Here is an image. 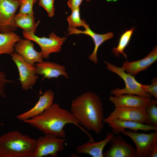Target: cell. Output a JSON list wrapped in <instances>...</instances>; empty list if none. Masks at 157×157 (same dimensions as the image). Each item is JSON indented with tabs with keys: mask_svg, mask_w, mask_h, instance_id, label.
<instances>
[{
	"mask_svg": "<svg viewBox=\"0 0 157 157\" xmlns=\"http://www.w3.org/2000/svg\"><path fill=\"white\" fill-rule=\"evenodd\" d=\"M30 124L45 134H50L59 138H65L64 126L72 124L84 132L92 140L90 135L80 125L78 120L69 110L62 108L58 103L52 104L39 115L25 120Z\"/></svg>",
	"mask_w": 157,
	"mask_h": 157,
	"instance_id": "cell-1",
	"label": "cell"
},
{
	"mask_svg": "<svg viewBox=\"0 0 157 157\" xmlns=\"http://www.w3.org/2000/svg\"><path fill=\"white\" fill-rule=\"evenodd\" d=\"M70 112L88 131L99 134L104 128L103 104L94 92H87L77 97L71 102Z\"/></svg>",
	"mask_w": 157,
	"mask_h": 157,
	"instance_id": "cell-2",
	"label": "cell"
},
{
	"mask_svg": "<svg viewBox=\"0 0 157 157\" xmlns=\"http://www.w3.org/2000/svg\"><path fill=\"white\" fill-rule=\"evenodd\" d=\"M36 140L18 130L8 132L0 137V157H32Z\"/></svg>",
	"mask_w": 157,
	"mask_h": 157,
	"instance_id": "cell-3",
	"label": "cell"
},
{
	"mask_svg": "<svg viewBox=\"0 0 157 157\" xmlns=\"http://www.w3.org/2000/svg\"><path fill=\"white\" fill-rule=\"evenodd\" d=\"M108 70L118 75L124 82L125 86L123 88H117L111 90L110 93L115 96L132 94L151 98V95L142 89V84L139 83L132 75L126 72L122 67L104 61Z\"/></svg>",
	"mask_w": 157,
	"mask_h": 157,
	"instance_id": "cell-4",
	"label": "cell"
},
{
	"mask_svg": "<svg viewBox=\"0 0 157 157\" xmlns=\"http://www.w3.org/2000/svg\"><path fill=\"white\" fill-rule=\"evenodd\" d=\"M36 140V147L32 157H58V153L64 149L65 138L47 134Z\"/></svg>",
	"mask_w": 157,
	"mask_h": 157,
	"instance_id": "cell-5",
	"label": "cell"
},
{
	"mask_svg": "<svg viewBox=\"0 0 157 157\" xmlns=\"http://www.w3.org/2000/svg\"><path fill=\"white\" fill-rule=\"evenodd\" d=\"M24 38L37 43L40 47L43 58L48 59L52 53L59 52L62 46L67 39L65 37L60 38L56 34L52 32L49 38L40 37L35 35L33 32H22Z\"/></svg>",
	"mask_w": 157,
	"mask_h": 157,
	"instance_id": "cell-6",
	"label": "cell"
},
{
	"mask_svg": "<svg viewBox=\"0 0 157 157\" xmlns=\"http://www.w3.org/2000/svg\"><path fill=\"white\" fill-rule=\"evenodd\" d=\"M122 133L129 137L135 143V157H150L153 149L157 146V131L145 133L124 130Z\"/></svg>",
	"mask_w": 157,
	"mask_h": 157,
	"instance_id": "cell-7",
	"label": "cell"
},
{
	"mask_svg": "<svg viewBox=\"0 0 157 157\" xmlns=\"http://www.w3.org/2000/svg\"><path fill=\"white\" fill-rule=\"evenodd\" d=\"M10 55L18 69L21 87L23 90L27 91L34 86L39 78L36 74L35 67L27 63L15 52Z\"/></svg>",
	"mask_w": 157,
	"mask_h": 157,
	"instance_id": "cell-8",
	"label": "cell"
},
{
	"mask_svg": "<svg viewBox=\"0 0 157 157\" xmlns=\"http://www.w3.org/2000/svg\"><path fill=\"white\" fill-rule=\"evenodd\" d=\"M19 6V0H0V33L14 32L17 29L13 19Z\"/></svg>",
	"mask_w": 157,
	"mask_h": 157,
	"instance_id": "cell-9",
	"label": "cell"
},
{
	"mask_svg": "<svg viewBox=\"0 0 157 157\" xmlns=\"http://www.w3.org/2000/svg\"><path fill=\"white\" fill-rule=\"evenodd\" d=\"M15 51L27 63L35 67L36 63L43 61L41 51L38 52L34 48V44L31 41L21 39L15 46Z\"/></svg>",
	"mask_w": 157,
	"mask_h": 157,
	"instance_id": "cell-10",
	"label": "cell"
},
{
	"mask_svg": "<svg viewBox=\"0 0 157 157\" xmlns=\"http://www.w3.org/2000/svg\"><path fill=\"white\" fill-rule=\"evenodd\" d=\"M103 122L107 124L108 126L111 128L112 133L116 135L122 133V131L126 129H129L135 132L138 130L145 131H157V126H150L137 122L117 119H104Z\"/></svg>",
	"mask_w": 157,
	"mask_h": 157,
	"instance_id": "cell-11",
	"label": "cell"
},
{
	"mask_svg": "<svg viewBox=\"0 0 157 157\" xmlns=\"http://www.w3.org/2000/svg\"><path fill=\"white\" fill-rule=\"evenodd\" d=\"M109 149L103 153L104 157H135V149L120 135L114 136Z\"/></svg>",
	"mask_w": 157,
	"mask_h": 157,
	"instance_id": "cell-12",
	"label": "cell"
},
{
	"mask_svg": "<svg viewBox=\"0 0 157 157\" xmlns=\"http://www.w3.org/2000/svg\"><path fill=\"white\" fill-rule=\"evenodd\" d=\"M151 98L140 96L124 94L118 96L111 95L109 100L115 108L129 107L145 109L149 103Z\"/></svg>",
	"mask_w": 157,
	"mask_h": 157,
	"instance_id": "cell-13",
	"label": "cell"
},
{
	"mask_svg": "<svg viewBox=\"0 0 157 157\" xmlns=\"http://www.w3.org/2000/svg\"><path fill=\"white\" fill-rule=\"evenodd\" d=\"M54 97V93L53 90L51 89L47 90L40 96L38 101L33 107L18 115L17 118L24 122L39 115L53 103Z\"/></svg>",
	"mask_w": 157,
	"mask_h": 157,
	"instance_id": "cell-14",
	"label": "cell"
},
{
	"mask_svg": "<svg viewBox=\"0 0 157 157\" xmlns=\"http://www.w3.org/2000/svg\"><path fill=\"white\" fill-rule=\"evenodd\" d=\"M117 119L145 123L147 117L145 109L135 108H115L107 117L104 119Z\"/></svg>",
	"mask_w": 157,
	"mask_h": 157,
	"instance_id": "cell-15",
	"label": "cell"
},
{
	"mask_svg": "<svg viewBox=\"0 0 157 157\" xmlns=\"http://www.w3.org/2000/svg\"><path fill=\"white\" fill-rule=\"evenodd\" d=\"M157 60V47L156 46L143 58L132 62L126 60L123 63L121 67L127 73L135 75L147 69Z\"/></svg>",
	"mask_w": 157,
	"mask_h": 157,
	"instance_id": "cell-16",
	"label": "cell"
},
{
	"mask_svg": "<svg viewBox=\"0 0 157 157\" xmlns=\"http://www.w3.org/2000/svg\"><path fill=\"white\" fill-rule=\"evenodd\" d=\"M35 67L36 74L43 76V79L57 78L61 75L66 78H68L66 67L57 63L49 61H43L36 63Z\"/></svg>",
	"mask_w": 157,
	"mask_h": 157,
	"instance_id": "cell-17",
	"label": "cell"
},
{
	"mask_svg": "<svg viewBox=\"0 0 157 157\" xmlns=\"http://www.w3.org/2000/svg\"><path fill=\"white\" fill-rule=\"evenodd\" d=\"M85 28V30L82 31L76 28L69 27L68 34H83L89 35L92 38L94 42V47L93 52L89 56L88 59L97 64L98 62L97 52L99 47L105 41L113 38L114 34L112 32L103 34L95 33L90 28L88 25Z\"/></svg>",
	"mask_w": 157,
	"mask_h": 157,
	"instance_id": "cell-18",
	"label": "cell"
},
{
	"mask_svg": "<svg viewBox=\"0 0 157 157\" xmlns=\"http://www.w3.org/2000/svg\"><path fill=\"white\" fill-rule=\"evenodd\" d=\"M114 136L113 133L107 132L106 137L103 140L97 142L89 140L78 146L76 151L78 154H87L92 157H104V149Z\"/></svg>",
	"mask_w": 157,
	"mask_h": 157,
	"instance_id": "cell-19",
	"label": "cell"
},
{
	"mask_svg": "<svg viewBox=\"0 0 157 157\" xmlns=\"http://www.w3.org/2000/svg\"><path fill=\"white\" fill-rule=\"evenodd\" d=\"M21 38L13 32L0 33V55H11L15 51V46Z\"/></svg>",
	"mask_w": 157,
	"mask_h": 157,
	"instance_id": "cell-20",
	"label": "cell"
},
{
	"mask_svg": "<svg viewBox=\"0 0 157 157\" xmlns=\"http://www.w3.org/2000/svg\"><path fill=\"white\" fill-rule=\"evenodd\" d=\"M13 23L17 27L22 29L28 32H33L35 34L37 26L40 21L36 23L33 15L15 14L13 17Z\"/></svg>",
	"mask_w": 157,
	"mask_h": 157,
	"instance_id": "cell-21",
	"label": "cell"
},
{
	"mask_svg": "<svg viewBox=\"0 0 157 157\" xmlns=\"http://www.w3.org/2000/svg\"><path fill=\"white\" fill-rule=\"evenodd\" d=\"M135 29L133 27L130 29L126 30L121 35L117 46L112 49V53L115 56L118 57L121 53L126 58H127V56L124 51L129 42Z\"/></svg>",
	"mask_w": 157,
	"mask_h": 157,
	"instance_id": "cell-22",
	"label": "cell"
},
{
	"mask_svg": "<svg viewBox=\"0 0 157 157\" xmlns=\"http://www.w3.org/2000/svg\"><path fill=\"white\" fill-rule=\"evenodd\" d=\"M157 100L150 99V101L145 109L147 117L145 124L150 126H157Z\"/></svg>",
	"mask_w": 157,
	"mask_h": 157,
	"instance_id": "cell-23",
	"label": "cell"
},
{
	"mask_svg": "<svg viewBox=\"0 0 157 157\" xmlns=\"http://www.w3.org/2000/svg\"><path fill=\"white\" fill-rule=\"evenodd\" d=\"M67 20L68 23L69 27L76 28L83 26L85 28L88 25L80 18L79 8L72 11L71 15L67 17Z\"/></svg>",
	"mask_w": 157,
	"mask_h": 157,
	"instance_id": "cell-24",
	"label": "cell"
},
{
	"mask_svg": "<svg viewBox=\"0 0 157 157\" xmlns=\"http://www.w3.org/2000/svg\"><path fill=\"white\" fill-rule=\"evenodd\" d=\"M20 8L18 14L34 15L33 4L37 0H19Z\"/></svg>",
	"mask_w": 157,
	"mask_h": 157,
	"instance_id": "cell-25",
	"label": "cell"
},
{
	"mask_svg": "<svg viewBox=\"0 0 157 157\" xmlns=\"http://www.w3.org/2000/svg\"><path fill=\"white\" fill-rule=\"evenodd\" d=\"M151 84L149 85L142 84L141 86L143 90L157 99V78L155 77L151 81Z\"/></svg>",
	"mask_w": 157,
	"mask_h": 157,
	"instance_id": "cell-26",
	"label": "cell"
},
{
	"mask_svg": "<svg viewBox=\"0 0 157 157\" xmlns=\"http://www.w3.org/2000/svg\"><path fill=\"white\" fill-rule=\"evenodd\" d=\"M39 6L45 9L49 17H52L53 16L55 12L54 6L55 0H39Z\"/></svg>",
	"mask_w": 157,
	"mask_h": 157,
	"instance_id": "cell-27",
	"label": "cell"
},
{
	"mask_svg": "<svg viewBox=\"0 0 157 157\" xmlns=\"http://www.w3.org/2000/svg\"><path fill=\"white\" fill-rule=\"evenodd\" d=\"M14 81L7 79L5 73L0 71V96L4 97L6 94L5 92L4 87L6 83H12Z\"/></svg>",
	"mask_w": 157,
	"mask_h": 157,
	"instance_id": "cell-28",
	"label": "cell"
},
{
	"mask_svg": "<svg viewBox=\"0 0 157 157\" xmlns=\"http://www.w3.org/2000/svg\"><path fill=\"white\" fill-rule=\"evenodd\" d=\"M83 0H68L67 3L72 11L79 8Z\"/></svg>",
	"mask_w": 157,
	"mask_h": 157,
	"instance_id": "cell-29",
	"label": "cell"
},
{
	"mask_svg": "<svg viewBox=\"0 0 157 157\" xmlns=\"http://www.w3.org/2000/svg\"><path fill=\"white\" fill-rule=\"evenodd\" d=\"M157 157V146L153 149L151 154L150 157Z\"/></svg>",
	"mask_w": 157,
	"mask_h": 157,
	"instance_id": "cell-30",
	"label": "cell"
},
{
	"mask_svg": "<svg viewBox=\"0 0 157 157\" xmlns=\"http://www.w3.org/2000/svg\"><path fill=\"white\" fill-rule=\"evenodd\" d=\"M87 1H90L91 0H86Z\"/></svg>",
	"mask_w": 157,
	"mask_h": 157,
	"instance_id": "cell-31",
	"label": "cell"
}]
</instances>
